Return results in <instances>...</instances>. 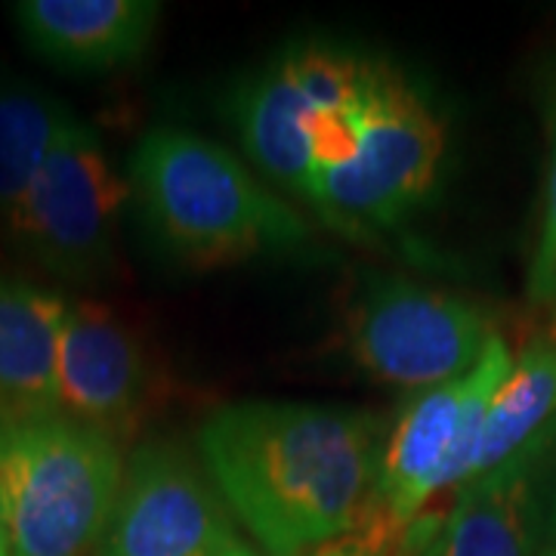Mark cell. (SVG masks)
<instances>
[{
	"label": "cell",
	"mask_w": 556,
	"mask_h": 556,
	"mask_svg": "<svg viewBox=\"0 0 556 556\" xmlns=\"http://www.w3.org/2000/svg\"><path fill=\"white\" fill-rule=\"evenodd\" d=\"M383 448L380 417L306 402H232L199 430L207 477L266 556L350 535L375 495Z\"/></svg>",
	"instance_id": "obj_1"
},
{
	"label": "cell",
	"mask_w": 556,
	"mask_h": 556,
	"mask_svg": "<svg viewBox=\"0 0 556 556\" xmlns=\"http://www.w3.org/2000/svg\"><path fill=\"white\" fill-rule=\"evenodd\" d=\"M127 189L161 251L199 269L291 251L309 236L306 219L229 149L177 127L139 139Z\"/></svg>",
	"instance_id": "obj_2"
},
{
	"label": "cell",
	"mask_w": 556,
	"mask_h": 556,
	"mask_svg": "<svg viewBox=\"0 0 556 556\" xmlns=\"http://www.w3.org/2000/svg\"><path fill=\"white\" fill-rule=\"evenodd\" d=\"M127 457L72 417L0 415V529L10 556H87L112 519Z\"/></svg>",
	"instance_id": "obj_3"
},
{
	"label": "cell",
	"mask_w": 556,
	"mask_h": 556,
	"mask_svg": "<svg viewBox=\"0 0 556 556\" xmlns=\"http://www.w3.org/2000/svg\"><path fill=\"white\" fill-rule=\"evenodd\" d=\"M445 124L390 62H368L358 155L316 179L313 207L340 229H390L433 192Z\"/></svg>",
	"instance_id": "obj_4"
},
{
	"label": "cell",
	"mask_w": 556,
	"mask_h": 556,
	"mask_svg": "<svg viewBox=\"0 0 556 556\" xmlns=\"http://www.w3.org/2000/svg\"><path fill=\"white\" fill-rule=\"evenodd\" d=\"M510 368L514 356L507 343L492 334L473 371L417 393L405 405L387 437L375 495L365 510L368 517L405 538L430 497L448 485L470 482L485 408Z\"/></svg>",
	"instance_id": "obj_5"
},
{
	"label": "cell",
	"mask_w": 556,
	"mask_h": 556,
	"mask_svg": "<svg viewBox=\"0 0 556 556\" xmlns=\"http://www.w3.org/2000/svg\"><path fill=\"white\" fill-rule=\"evenodd\" d=\"M127 201V179L115 170L100 134L72 115L10 232L50 276L68 285H97L115 266Z\"/></svg>",
	"instance_id": "obj_6"
},
{
	"label": "cell",
	"mask_w": 556,
	"mask_h": 556,
	"mask_svg": "<svg viewBox=\"0 0 556 556\" xmlns=\"http://www.w3.org/2000/svg\"><path fill=\"white\" fill-rule=\"evenodd\" d=\"M489 340V321L473 303L405 278L371 281L346 318V343L358 368L412 393L473 371Z\"/></svg>",
	"instance_id": "obj_7"
},
{
	"label": "cell",
	"mask_w": 556,
	"mask_h": 556,
	"mask_svg": "<svg viewBox=\"0 0 556 556\" xmlns=\"http://www.w3.org/2000/svg\"><path fill=\"white\" fill-rule=\"evenodd\" d=\"M236 535L214 482L174 442H146L124 464L100 556H217Z\"/></svg>",
	"instance_id": "obj_8"
},
{
	"label": "cell",
	"mask_w": 556,
	"mask_h": 556,
	"mask_svg": "<svg viewBox=\"0 0 556 556\" xmlns=\"http://www.w3.org/2000/svg\"><path fill=\"white\" fill-rule=\"evenodd\" d=\"M152 390L139 334L100 303H65L56 365V412L112 439L130 437Z\"/></svg>",
	"instance_id": "obj_9"
},
{
	"label": "cell",
	"mask_w": 556,
	"mask_h": 556,
	"mask_svg": "<svg viewBox=\"0 0 556 556\" xmlns=\"http://www.w3.org/2000/svg\"><path fill=\"white\" fill-rule=\"evenodd\" d=\"M22 40L72 75H102L137 62L155 38V0H22L13 3Z\"/></svg>",
	"instance_id": "obj_10"
},
{
	"label": "cell",
	"mask_w": 556,
	"mask_h": 556,
	"mask_svg": "<svg viewBox=\"0 0 556 556\" xmlns=\"http://www.w3.org/2000/svg\"><path fill=\"white\" fill-rule=\"evenodd\" d=\"M65 303L53 291L0 276V415L56 412Z\"/></svg>",
	"instance_id": "obj_11"
},
{
	"label": "cell",
	"mask_w": 556,
	"mask_h": 556,
	"mask_svg": "<svg viewBox=\"0 0 556 556\" xmlns=\"http://www.w3.org/2000/svg\"><path fill=\"white\" fill-rule=\"evenodd\" d=\"M532 452L464 482L424 556H532Z\"/></svg>",
	"instance_id": "obj_12"
},
{
	"label": "cell",
	"mask_w": 556,
	"mask_h": 556,
	"mask_svg": "<svg viewBox=\"0 0 556 556\" xmlns=\"http://www.w3.org/2000/svg\"><path fill=\"white\" fill-rule=\"evenodd\" d=\"M303 97L285 56L248 80L232 100V118L251 161L285 192L313 201V161L303 139Z\"/></svg>",
	"instance_id": "obj_13"
},
{
	"label": "cell",
	"mask_w": 556,
	"mask_h": 556,
	"mask_svg": "<svg viewBox=\"0 0 556 556\" xmlns=\"http://www.w3.org/2000/svg\"><path fill=\"white\" fill-rule=\"evenodd\" d=\"M556 415V343L535 340L517 358L510 375L501 380L485 408L482 433L470 479L485 477L507 460L526 455L541 427Z\"/></svg>",
	"instance_id": "obj_14"
},
{
	"label": "cell",
	"mask_w": 556,
	"mask_h": 556,
	"mask_svg": "<svg viewBox=\"0 0 556 556\" xmlns=\"http://www.w3.org/2000/svg\"><path fill=\"white\" fill-rule=\"evenodd\" d=\"M72 115L35 84H0V219L10 229Z\"/></svg>",
	"instance_id": "obj_15"
},
{
	"label": "cell",
	"mask_w": 556,
	"mask_h": 556,
	"mask_svg": "<svg viewBox=\"0 0 556 556\" xmlns=\"http://www.w3.org/2000/svg\"><path fill=\"white\" fill-rule=\"evenodd\" d=\"M303 139L309 149L316 179L334 167L350 164L362 146V105L356 109H309L303 115ZM313 192H316V182H313Z\"/></svg>",
	"instance_id": "obj_16"
},
{
	"label": "cell",
	"mask_w": 556,
	"mask_h": 556,
	"mask_svg": "<svg viewBox=\"0 0 556 556\" xmlns=\"http://www.w3.org/2000/svg\"><path fill=\"white\" fill-rule=\"evenodd\" d=\"M529 294L538 303L556 306V115L551 167H547V186H544V219H541V239H538L535 260H532Z\"/></svg>",
	"instance_id": "obj_17"
},
{
	"label": "cell",
	"mask_w": 556,
	"mask_h": 556,
	"mask_svg": "<svg viewBox=\"0 0 556 556\" xmlns=\"http://www.w3.org/2000/svg\"><path fill=\"white\" fill-rule=\"evenodd\" d=\"M0 556H10V547H7V538H3V529H0Z\"/></svg>",
	"instance_id": "obj_18"
},
{
	"label": "cell",
	"mask_w": 556,
	"mask_h": 556,
	"mask_svg": "<svg viewBox=\"0 0 556 556\" xmlns=\"http://www.w3.org/2000/svg\"><path fill=\"white\" fill-rule=\"evenodd\" d=\"M554 535H556V497H554Z\"/></svg>",
	"instance_id": "obj_19"
},
{
	"label": "cell",
	"mask_w": 556,
	"mask_h": 556,
	"mask_svg": "<svg viewBox=\"0 0 556 556\" xmlns=\"http://www.w3.org/2000/svg\"><path fill=\"white\" fill-rule=\"evenodd\" d=\"M541 556H556V551H544V554Z\"/></svg>",
	"instance_id": "obj_20"
}]
</instances>
